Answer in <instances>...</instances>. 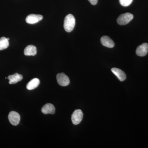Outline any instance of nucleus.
<instances>
[{
    "mask_svg": "<svg viewBox=\"0 0 148 148\" xmlns=\"http://www.w3.org/2000/svg\"><path fill=\"white\" fill-rule=\"evenodd\" d=\"M75 25V19L73 15L69 14L65 17L64 21V27L65 31L71 32L73 30Z\"/></svg>",
    "mask_w": 148,
    "mask_h": 148,
    "instance_id": "1",
    "label": "nucleus"
},
{
    "mask_svg": "<svg viewBox=\"0 0 148 148\" xmlns=\"http://www.w3.org/2000/svg\"><path fill=\"white\" fill-rule=\"evenodd\" d=\"M133 15L130 13L123 14L120 15L117 18V21L120 25H126L133 19Z\"/></svg>",
    "mask_w": 148,
    "mask_h": 148,
    "instance_id": "2",
    "label": "nucleus"
},
{
    "mask_svg": "<svg viewBox=\"0 0 148 148\" xmlns=\"http://www.w3.org/2000/svg\"><path fill=\"white\" fill-rule=\"evenodd\" d=\"M83 114L80 110H75L72 115L71 120L73 124L75 125L79 124L82 121Z\"/></svg>",
    "mask_w": 148,
    "mask_h": 148,
    "instance_id": "3",
    "label": "nucleus"
},
{
    "mask_svg": "<svg viewBox=\"0 0 148 148\" xmlns=\"http://www.w3.org/2000/svg\"><path fill=\"white\" fill-rule=\"evenodd\" d=\"M56 79L59 85L62 86H66L70 84V79L69 77L64 73H58L56 75Z\"/></svg>",
    "mask_w": 148,
    "mask_h": 148,
    "instance_id": "4",
    "label": "nucleus"
},
{
    "mask_svg": "<svg viewBox=\"0 0 148 148\" xmlns=\"http://www.w3.org/2000/svg\"><path fill=\"white\" fill-rule=\"evenodd\" d=\"M8 117L10 122L12 125H17L20 122V115L15 111L10 112L9 114Z\"/></svg>",
    "mask_w": 148,
    "mask_h": 148,
    "instance_id": "5",
    "label": "nucleus"
},
{
    "mask_svg": "<svg viewBox=\"0 0 148 148\" xmlns=\"http://www.w3.org/2000/svg\"><path fill=\"white\" fill-rule=\"evenodd\" d=\"M43 18L42 15L40 14H29L26 17V21L28 24H34L39 22Z\"/></svg>",
    "mask_w": 148,
    "mask_h": 148,
    "instance_id": "6",
    "label": "nucleus"
},
{
    "mask_svg": "<svg viewBox=\"0 0 148 148\" xmlns=\"http://www.w3.org/2000/svg\"><path fill=\"white\" fill-rule=\"evenodd\" d=\"M148 52V44L144 43L137 47L136 50L137 55L139 56H145Z\"/></svg>",
    "mask_w": 148,
    "mask_h": 148,
    "instance_id": "7",
    "label": "nucleus"
},
{
    "mask_svg": "<svg viewBox=\"0 0 148 148\" xmlns=\"http://www.w3.org/2000/svg\"><path fill=\"white\" fill-rule=\"evenodd\" d=\"M101 41L102 45L106 47L112 48L114 46V43L110 37L103 36L101 38Z\"/></svg>",
    "mask_w": 148,
    "mask_h": 148,
    "instance_id": "8",
    "label": "nucleus"
},
{
    "mask_svg": "<svg viewBox=\"0 0 148 148\" xmlns=\"http://www.w3.org/2000/svg\"><path fill=\"white\" fill-rule=\"evenodd\" d=\"M111 71L117 77L120 81L123 82L126 78V75L123 71L121 69L114 68L111 69Z\"/></svg>",
    "mask_w": 148,
    "mask_h": 148,
    "instance_id": "9",
    "label": "nucleus"
},
{
    "mask_svg": "<svg viewBox=\"0 0 148 148\" xmlns=\"http://www.w3.org/2000/svg\"><path fill=\"white\" fill-rule=\"evenodd\" d=\"M41 111L43 113L45 114H54L55 112V108L52 104L47 103L43 106Z\"/></svg>",
    "mask_w": 148,
    "mask_h": 148,
    "instance_id": "10",
    "label": "nucleus"
},
{
    "mask_svg": "<svg viewBox=\"0 0 148 148\" xmlns=\"http://www.w3.org/2000/svg\"><path fill=\"white\" fill-rule=\"evenodd\" d=\"M8 79L9 80V83L10 84H14L21 81L23 79L22 75L18 73H15L13 75L9 76Z\"/></svg>",
    "mask_w": 148,
    "mask_h": 148,
    "instance_id": "11",
    "label": "nucleus"
},
{
    "mask_svg": "<svg viewBox=\"0 0 148 148\" xmlns=\"http://www.w3.org/2000/svg\"><path fill=\"white\" fill-rule=\"evenodd\" d=\"M37 53L36 47L35 46L29 45L25 48L24 50V55L30 56H34Z\"/></svg>",
    "mask_w": 148,
    "mask_h": 148,
    "instance_id": "12",
    "label": "nucleus"
},
{
    "mask_svg": "<svg viewBox=\"0 0 148 148\" xmlns=\"http://www.w3.org/2000/svg\"><path fill=\"white\" fill-rule=\"evenodd\" d=\"M40 80L38 78H34L31 80L27 85L28 90H32L36 88L40 84Z\"/></svg>",
    "mask_w": 148,
    "mask_h": 148,
    "instance_id": "13",
    "label": "nucleus"
},
{
    "mask_svg": "<svg viewBox=\"0 0 148 148\" xmlns=\"http://www.w3.org/2000/svg\"><path fill=\"white\" fill-rule=\"evenodd\" d=\"M9 40L7 38L2 37L0 38V50H3L8 47Z\"/></svg>",
    "mask_w": 148,
    "mask_h": 148,
    "instance_id": "14",
    "label": "nucleus"
},
{
    "mask_svg": "<svg viewBox=\"0 0 148 148\" xmlns=\"http://www.w3.org/2000/svg\"><path fill=\"white\" fill-rule=\"evenodd\" d=\"M133 0H119L120 3L124 7H127L130 5Z\"/></svg>",
    "mask_w": 148,
    "mask_h": 148,
    "instance_id": "15",
    "label": "nucleus"
},
{
    "mask_svg": "<svg viewBox=\"0 0 148 148\" xmlns=\"http://www.w3.org/2000/svg\"><path fill=\"white\" fill-rule=\"evenodd\" d=\"M92 5H95L98 3V0H88Z\"/></svg>",
    "mask_w": 148,
    "mask_h": 148,
    "instance_id": "16",
    "label": "nucleus"
}]
</instances>
